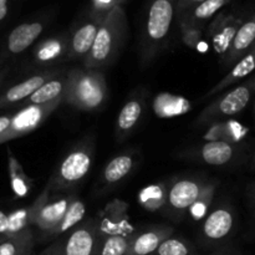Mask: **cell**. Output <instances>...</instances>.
I'll use <instances>...</instances> for the list:
<instances>
[{
    "mask_svg": "<svg viewBox=\"0 0 255 255\" xmlns=\"http://www.w3.org/2000/svg\"><path fill=\"white\" fill-rule=\"evenodd\" d=\"M178 26L181 30L182 40H183L184 45L191 47V49H198L202 40H203L204 29L188 24H178Z\"/></svg>",
    "mask_w": 255,
    "mask_h": 255,
    "instance_id": "836d02e7",
    "label": "cell"
},
{
    "mask_svg": "<svg viewBox=\"0 0 255 255\" xmlns=\"http://www.w3.org/2000/svg\"><path fill=\"white\" fill-rule=\"evenodd\" d=\"M203 0H178V4H177V11H178V14H177V17L179 15L184 14L186 11H188V10H191L192 7L196 6L197 4H199Z\"/></svg>",
    "mask_w": 255,
    "mask_h": 255,
    "instance_id": "d590c367",
    "label": "cell"
},
{
    "mask_svg": "<svg viewBox=\"0 0 255 255\" xmlns=\"http://www.w3.org/2000/svg\"><path fill=\"white\" fill-rule=\"evenodd\" d=\"M50 192H51V189L49 186H46L44 191L39 194V197L29 207L16 209V211L7 214V237L21 233L26 229H30L31 226H35L40 209L50 199Z\"/></svg>",
    "mask_w": 255,
    "mask_h": 255,
    "instance_id": "2e32d148",
    "label": "cell"
},
{
    "mask_svg": "<svg viewBox=\"0 0 255 255\" xmlns=\"http://www.w3.org/2000/svg\"><path fill=\"white\" fill-rule=\"evenodd\" d=\"M35 238L31 229L6 237L0 243V255H24L34 252Z\"/></svg>",
    "mask_w": 255,
    "mask_h": 255,
    "instance_id": "83f0119b",
    "label": "cell"
},
{
    "mask_svg": "<svg viewBox=\"0 0 255 255\" xmlns=\"http://www.w3.org/2000/svg\"><path fill=\"white\" fill-rule=\"evenodd\" d=\"M254 208H255V206H254ZM254 212H255V209H254Z\"/></svg>",
    "mask_w": 255,
    "mask_h": 255,
    "instance_id": "7dc6e473",
    "label": "cell"
},
{
    "mask_svg": "<svg viewBox=\"0 0 255 255\" xmlns=\"http://www.w3.org/2000/svg\"><path fill=\"white\" fill-rule=\"evenodd\" d=\"M249 81H251L252 86H253V90H254V91H255V76H254V77H252V79L249 80Z\"/></svg>",
    "mask_w": 255,
    "mask_h": 255,
    "instance_id": "b9f144b4",
    "label": "cell"
},
{
    "mask_svg": "<svg viewBox=\"0 0 255 255\" xmlns=\"http://www.w3.org/2000/svg\"><path fill=\"white\" fill-rule=\"evenodd\" d=\"M10 11V0H0V24L6 20Z\"/></svg>",
    "mask_w": 255,
    "mask_h": 255,
    "instance_id": "8d00e7d4",
    "label": "cell"
},
{
    "mask_svg": "<svg viewBox=\"0 0 255 255\" xmlns=\"http://www.w3.org/2000/svg\"><path fill=\"white\" fill-rule=\"evenodd\" d=\"M254 70H255V51L254 50H252V51L248 52L246 56L242 57V59L234 65L233 69H232L231 71H229L228 74H227L226 76H224L223 79L216 85V86L212 87V89L209 90L203 97H202V100L209 99V97L214 96V95H217L218 92L223 91L224 89L229 87L231 85L246 79V77L249 76Z\"/></svg>",
    "mask_w": 255,
    "mask_h": 255,
    "instance_id": "cb8c5ba5",
    "label": "cell"
},
{
    "mask_svg": "<svg viewBox=\"0 0 255 255\" xmlns=\"http://www.w3.org/2000/svg\"><path fill=\"white\" fill-rule=\"evenodd\" d=\"M49 22L50 15H40L20 22L14 29H11L4 41L0 44V66L6 60L26 51L39 39Z\"/></svg>",
    "mask_w": 255,
    "mask_h": 255,
    "instance_id": "8992f818",
    "label": "cell"
},
{
    "mask_svg": "<svg viewBox=\"0 0 255 255\" xmlns=\"http://www.w3.org/2000/svg\"><path fill=\"white\" fill-rule=\"evenodd\" d=\"M253 91L254 90L251 81L239 85L238 87L231 90L227 94H224L223 96L217 99L216 101L212 102L211 105H208L198 116L197 124H216V122H221V120L228 119V117L241 114L248 106Z\"/></svg>",
    "mask_w": 255,
    "mask_h": 255,
    "instance_id": "52a82bcc",
    "label": "cell"
},
{
    "mask_svg": "<svg viewBox=\"0 0 255 255\" xmlns=\"http://www.w3.org/2000/svg\"><path fill=\"white\" fill-rule=\"evenodd\" d=\"M253 163L255 164V151H254V154H253Z\"/></svg>",
    "mask_w": 255,
    "mask_h": 255,
    "instance_id": "ee69618b",
    "label": "cell"
},
{
    "mask_svg": "<svg viewBox=\"0 0 255 255\" xmlns=\"http://www.w3.org/2000/svg\"><path fill=\"white\" fill-rule=\"evenodd\" d=\"M6 237H7V236H0V243L5 241V239H6Z\"/></svg>",
    "mask_w": 255,
    "mask_h": 255,
    "instance_id": "7bdbcfd3",
    "label": "cell"
},
{
    "mask_svg": "<svg viewBox=\"0 0 255 255\" xmlns=\"http://www.w3.org/2000/svg\"><path fill=\"white\" fill-rule=\"evenodd\" d=\"M143 99L139 95L127 100L126 104L122 106L116 120L115 136H116L117 141H124L133 131L134 127L137 126V124L141 120L142 114H143Z\"/></svg>",
    "mask_w": 255,
    "mask_h": 255,
    "instance_id": "44dd1931",
    "label": "cell"
},
{
    "mask_svg": "<svg viewBox=\"0 0 255 255\" xmlns=\"http://www.w3.org/2000/svg\"><path fill=\"white\" fill-rule=\"evenodd\" d=\"M134 167V157L131 153H121L114 157L102 171L101 182L105 186H114L128 176Z\"/></svg>",
    "mask_w": 255,
    "mask_h": 255,
    "instance_id": "d4e9b609",
    "label": "cell"
},
{
    "mask_svg": "<svg viewBox=\"0 0 255 255\" xmlns=\"http://www.w3.org/2000/svg\"><path fill=\"white\" fill-rule=\"evenodd\" d=\"M127 36L128 21L124 6L120 5L107 15L100 26L91 51L84 60V67L101 70L114 64L124 49Z\"/></svg>",
    "mask_w": 255,
    "mask_h": 255,
    "instance_id": "7a4b0ae2",
    "label": "cell"
},
{
    "mask_svg": "<svg viewBox=\"0 0 255 255\" xmlns=\"http://www.w3.org/2000/svg\"><path fill=\"white\" fill-rule=\"evenodd\" d=\"M99 221V238L114 234H132L127 204L121 201H114L107 204Z\"/></svg>",
    "mask_w": 255,
    "mask_h": 255,
    "instance_id": "5bb4252c",
    "label": "cell"
},
{
    "mask_svg": "<svg viewBox=\"0 0 255 255\" xmlns=\"http://www.w3.org/2000/svg\"><path fill=\"white\" fill-rule=\"evenodd\" d=\"M109 87L101 70L72 67L67 71L64 102L80 111H99L106 105Z\"/></svg>",
    "mask_w": 255,
    "mask_h": 255,
    "instance_id": "3957f363",
    "label": "cell"
},
{
    "mask_svg": "<svg viewBox=\"0 0 255 255\" xmlns=\"http://www.w3.org/2000/svg\"><path fill=\"white\" fill-rule=\"evenodd\" d=\"M99 221L86 219L34 255H95L99 243Z\"/></svg>",
    "mask_w": 255,
    "mask_h": 255,
    "instance_id": "5b68a950",
    "label": "cell"
},
{
    "mask_svg": "<svg viewBox=\"0 0 255 255\" xmlns=\"http://www.w3.org/2000/svg\"><path fill=\"white\" fill-rule=\"evenodd\" d=\"M173 233L174 229L172 227L159 226L134 234L127 255H153L159 246Z\"/></svg>",
    "mask_w": 255,
    "mask_h": 255,
    "instance_id": "ac0fdd59",
    "label": "cell"
},
{
    "mask_svg": "<svg viewBox=\"0 0 255 255\" xmlns=\"http://www.w3.org/2000/svg\"><path fill=\"white\" fill-rule=\"evenodd\" d=\"M69 31L52 35L41 40L32 50V62L36 66L47 69L62 60H67Z\"/></svg>",
    "mask_w": 255,
    "mask_h": 255,
    "instance_id": "4fadbf2b",
    "label": "cell"
},
{
    "mask_svg": "<svg viewBox=\"0 0 255 255\" xmlns=\"http://www.w3.org/2000/svg\"><path fill=\"white\" fill-rule=\"evenodd\" d=\"M66 87L67 72L64 74V71H61L57 76H55L54 79L45 82L36 92H34L29 99L25 100V101L22 102V105H24V106H29V105H42L56 101V100L60 99L64 100Z\"/></svg>",
    "mask_w": 255,
    "mask_h": 255,
    "instance_id": "603a6c76",
    "label": "cell"
},
{
    "mask_svg": "<svg viewBox=\"0 0 255 255\" xmlns=\"http://www.w3.org/2000/svg\"><path fill=\"white\" fill-rule=\"evenodd\" d=\"M255 45V11L243 21L226 56L223 57L226 66L236 65L246 56Z\"/></svg>",
    "mask_w": 255,
    "mask_h": 255,
    "instance_id": "e0dca14e",
    "label": "cell"
},
{
    "mask_svg": "<svg viewBox=\"0 0 255 255\" xmlns=\"http://www.w3.org/2000/svg\"><path fill=\"white\" fill-rule=\"evenodd\" d=\"M207 182L208 181L201 177H187V178L177 179L168 188L167 206L178 213L189 211L198 199Z\"/></svg>",
    "mask_w": 255,
    "mask_h": 255,
    "instance_id": "8fae6325",
    "label": "cell"
},
{
    "mask_svg": "<svg viewBox=\"0 0 255 255\" xmlns=\"http://www.w3.org/2000/svg\"><path fill=\"white\" fill-rule=\"evenodd\" d=\"M243 21L244 19L242 16L227 11L219 12L212 20L211 24L207 26L206 35L217 54L223 57L226 56Z\"/></svg>",
    "mask_w": 255,
    "mask_h": 255,
    "instance_id": "30bf717a",
    "label": "cell"
},
{
    "mask_svg": "<svg viewBox=\"0 0 255 255\" xmlns=\"http://www.w3.org/2000/svg\"><path fill=\"white\" fill-rule=\"evenodd\" d=\"M252 50H254V51H255V45H254V47H253V49H252Z\"/></svg>",
    "mask_w": 255,
    "mask_h": 255,
    "instance_id": "bcb514c9",
    "label": "cell"
},
{
    "mask_svg": "<svg viewBox=\"0 0 255 255\" xmlns=\"http://www.w3.org/2000/svg\"><path fill=\"white\" fill-rule=\"evenodd\" d=\"M153 255H194V251L186 239L169 237L159 246Z\"/></svg>",
    "mask_w": 255,
    "mask_h": 255,
    "instance_id": "d6a6232c",
    "label": "cell"
},
{
    "mask_svg": "<svg viewBox=\"0 0 255 255\" xmlns=\"http://www.w3.org/2000/svg\"><path fill=\"white\" fill-rule=\"evenodd\" d=\"M7 167H9L10 184H11V189L15 197L24 198L31 191L32 182L30 177L24 172L19 161L10 151L7 152Z\"/></svg>",
    "mask_w": 255,
    "mask_h": 255,
    "instance_id": "4316f807",
    "label": "cell"
},
{
    "mask_svg": "<svg viewBox=\"0 0 255 255\" xmlns=\"http://www.w3.org/2000/svg\"><path fill=\"white\" fill-rule=\"evenodd\" d=\"M24 255H34V252H31V253H26V254H24Z\"/></svg>",
    "mask_w": 255,
    "mask_h": 255,
    "instance_id": "f6af8a7d",
    "label": "cell"
},
{
    "mask_svg": "<svg viewBox=\"0 0 255 255\" xmlns=\"http://www.w3.org/2000/svg\"><path fill=\"white\" fill-rule=\"evenodd\" d=\"M62 102H64V100L60 99L56 100V101L49 102V104L22 106L21 110H19V111L12 115L10 127L0 137V144L11 141V139L19 138V137L25 136V134L39 128L49 119L50 115L55 110L59 109Z\"/></svg>",
    "mask_w": 255,
    "mask_h": 255,
    "instance_id": "ba28073f",
    "label": "cell"
},
{
    "mask_svg": "<svg viewBox=\"0 0 255 255\" xmlns=\"http://www.w3.org/2000/svg\"><path fill=\"white\" fill-rule=\"evenodd\" d=\"M236 152V144L224 141H208L193 149L191 156L211 166H223L234 158Z\"/></svg>",
    "mask_w": 255,
    "mask_h": 255,
    "instance_id": "ffe728a7",
    "label": "cell"
},
{
    "mask_svg": "<svg viewBox=\"0 0 255 255\" xmlns=\"http://www.w3.org/2000/svg\"><path fill=\"white\" fill-rule=\"evenodd\" d=\"M216 191L217 182H207V184L204 186L202 193L199 194L196 203H194L193 206L191 207V209H189V214H191L192 218H193L194 221H201V219L206 218L207 214H208L209 212V208H211L212 203H213L214 197H216Z\"/></svg>",
    "mask_w": 255,
    "mask_h": 255,
    "instance_id": "1f68e13d",
    "label": "cell"
},
{
    "mask_svg": "<svg viewBox=\"0 0 255 255\" xmlns=\"http://www.w3.org/2000/svg\"><path fill=\"white\" fill-rule=\"evenodd\" d=\"M168 188L163 183L153 184L142 189L138 196V201L142 207L148 211H158L167 204Z\"/></svg>",
    "mask_w": 255,
    "mask_h": 255,
    "instance_id": "4dcf8cb0",
    "label": "cell"
},
{
    "mask_svg": "<svg viewBox=\"0 0 255 255\" xmlns=\"http://www.w3.org/2000/svg\"><path fill=\"white\" fill-rule=\"evenodd\" d=\"M74 197L75 196H66L56 199L50 198L40 209L39 216L35 222V227L42 232L44 238L61 222Z\"/></svg>",
    "mask_w": 255,
    "mask_h": 255,
    "instance_id": "d6986e66",
    "label": "cell"
},
{
    "mask_svg": "<svg viewBox=\"0 0 255 255\" xmlns=\"http://www.w3.org/2000/svg\"><path fill=\"white\" fill-rule=\"evenodd\" d=\"M7 234V214L0 211V236Z\"/></svg>",
    "mask_w": 255,
    "mask_h": 255,
    "instance_id": "f35d334b",
    "label": "cell"
},
{
    "mask_svg": "<svg viewBox=\"0 0 255 255\" xmlns=\"http://www.w3.org/2000/svg\"><path fill=\"white\" fill-rule=\"evenodd\" d=\"M126 0H91L87 9L96 16L101 19H106L107 15L115 9V7L124 5Z\"/></svg>",
    "mask_w": 255,
    "mask_h": 255,
    "instance_id": "e575fe53",
    "label": "cell"
},
{
    "mask_svg": "<svg viewBox=\"0 0 255 255\" xmlns=\"http://www.w3.org/2000/svg\"><path fill=\"white\" fill-rule=\"evenodd\" d=\"M247 133L246 127L237 122H216L212 128L207 132L206 137L211 141H224L236 143L244 138Z\"/></svg>",
    "mask_w": 255,
    "mask_h": 255,
    "instance_id": "f546056e",
    "label": "cell"
},
{
    "mask_svg": "<svg viewBox=\"0 0 255 255\" xmlns=\"http://www.w3.org/2000/svg\"><path fill=\"white\" fill-rule=\"evenodd\" d=\"M11 117L12 115H4V116H0V137H1L10 127Z\"/></svg>",
    "mask_w": 255,
    "mask_h": 255,
    "instance_id": "74e56055",
    "label": "cell"
},
{
    "mask_svg": "<svg viewBox=\"0 0 255 255\" xmlns=\"http://www.w3.org/2000/svg\"><path fill=\"white\" fill-rule=\"evenodd\" d=\"M134 234H114L99 238L95 255H127Z\"/></svg>",
    "mask_w": 255,
    "mask_h": 255,
    "instance_id": "f1b7e54d",
    "label": "cell"
},
{
    "mask_svg": "<svg viewBox=\"0 0 255 255\" xmlns=\"http://www.w3.org/2000/svg\"><path fill=\"white\" fill-rule=\"evenodd\" d=\"M85 214H86V206H85V203L81 199L77 198V197H74L64 218L45 237V239H52V241H55V239L60 238L61 236L66 234L67 232H70L71 229H74L75 227H77L79 224H81L84 222Z\"/></svg>",
    "mask_w": 255,
    "mask_h": 255,
    "instance_id": "484cf974",
    "label": "cell"
},
{
    "mask_svg": "<svg viewBox=\"0 0 255 255\" xmlns=\"http://www.w3.org/2000/svg\"><path fill=\"white\" fill-rule=\"evenodd\" d=\"M248 193H249V197H251L252 202H253L255 206V182H253V183L248 187Z\"/></svg>",
    "mask_w": 255,
    "mask_h": 255,
    "instance_id": "60d3db41",
    "label": "cell"
},
{
    "mask_svg": "<svg viewBox=\"0 0 255 255\" xmlns=\"http://www.w3.org/2000/svg\"><path fill=\"white\" fill-rule=\"evenodd\" d=\"M60 72L61 71H57V70H42V71L10 86L9 89L0 94V110L12 106L17 102H24L34 92H36L45 82L54 79Z\"/></svg>",
    "mask_w": 255,
    "mask_h": 255,
    "instance_id": "7c38bea8",
    "label": "cell"
},
{
    "mask_svg": "<svg viewBox=\"0 0 255 255\" xmlns=\"http://www.w3.org/2000/svg\"><path fill=\"white\" fill-rule=\"evenodd\" d=\"M234 228V213L231 207L219 206L209 212L204 218L202 233L206 241L221 242L232 233Z\"/></svg>",
    "mask_w": 255,
    "mask_h": 255,
    "instance_id": "9a60e30c",
    "label": "cell"
},
{
    "mask_svg": "<svg viewBox=\"0 0 255 255\" xmlns=\"http://www.w3.org/2000/svg\"><path fill=\"white\" fill-rule=\"evenodd\" d=\"M231 1L232 0H203L196 6L192 7L191 10L179 15L177 17V22L178 24L194 25V26L204 29L207 22L213 20L224 6L231 4Z\"/></svg>",
    "mask_w": 255,
    "mask_h": 255,
    "instance_id": "7402d4cb",
    "label": "cell"
},
{
    "mask_svg": "<svg viewBox=\"0 0 255 255\" xmlns=\"http://www.w3.org/2000/svg\"><path fill=\"white\" fill-rule=\"evenodd\" d=\"M105 19L92 14L89 9L80 16L69 30V51L67 60H82L86 59L94 45L100 26Z\"/></svg>",
    "mask_w": 255,
    "mask_h": 255,
    "instance_id": "9c48e42d",
    "label": "cell"
},
{
    "mask_svg": "<svg viewBox=\"0 0 255 255\" xmlns=\"http://www.w3.org/2000/svg\"><path fill=\"white\" fill-rule=\"evenodd\" d=\"M178 0H147L141 30V59L148 65L166 45L177 20Z\"/></svg>",
    "mask_w": 255,
    "mask_h": 255,
    "instance_id": "6da1fadb",
    "label": "cell"
},
{
    "mask_svg": "<svg viewBox=\"0 0 255 255\" xmlns=\"http://www.w3.org/2000/svg\"><path fill=\"white\" fill-rule=\"evenodd\" d=\"M94 139H85L74 147L60 162L47 186L54 192H69L86 177L92 167Z\"/></svg>",
    "mask_w": 255,
    "mask_h": 255,
    "instance_id": "277c9868",
    "label": "cell"
},
{
    "mask_svg": "<svg viewBox=\"0 0 255 255\" xmlns=\"http://www.w3.org/2000/svg\"><path fill=\"white\" fill-rule=\"evenodd\" d=\"M9 71H10L9 65H5V66H2L1 69H0V89H1L2 84H4L5 77H6V75L9 74Z\"/></svg>",
    "mask_w": 255,
    "mask_h": 255,
    "instance_id": "ab89813d",
    "label": "cell"
}]
</instances>
